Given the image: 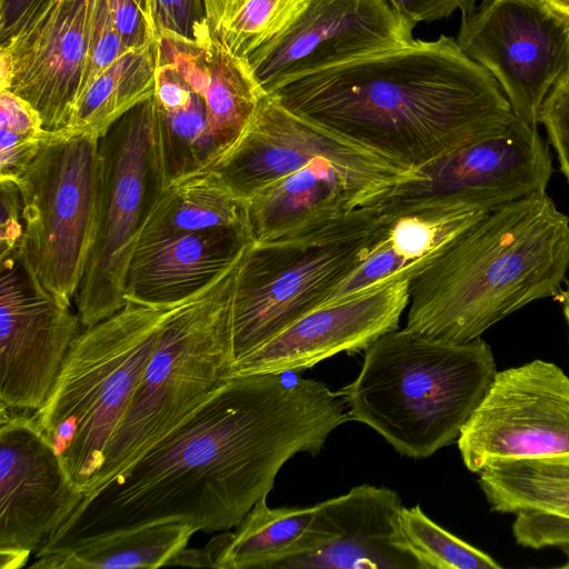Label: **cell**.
<instances>
[{
  "label": "cell",
  "instance_id": "9a60e30c",
  "mask_svg": "<svg viewBox=\"0 0 569 569\" xmlns=\"http://www.w3.org/2000/svg\"><path fill=\"white\" fill-rule=\"evenodd\" d=\"M82 329L71 306L39 282L19 250L0 257V405L37 411Z\"/></svg>",
  "mask_w": 569,
  "mask_h": 569
},
{
  "label": "cell",
  "instance_id": "d590c367",
  "mask_svg": "<svg viewBox=\"0 0 569 569\" xmlns=\"http://www.w3.org/2000/svg\"><path fill=\"white\" fill-rule=\"evenodd\" d=\"M159 30L192 38L194 31L204 24L201 0H156Z\"/></svg>",
  "mask_w": 569,
  "mask_h": 569
},
{
  "label": "cell",
  "instance_id": "e575fe53",
  "mask_svg": "<svg viewBox=\"0 0 569 569\" xmlns=\"http://www.w3.org/2000/svg\"><path fill=\"white\" fill-rule=\"evenodd\" d=\"M0 257H3L19 249L24 226L22 200L18 183L11 179H0Z\"/></svg>",
  "mask_w": 569,
  "mask_h": 569
},
{
  "label": "cell",
  "instance_id": "277c9868",
  "mask_svg": "<svg viewBox=\"0 0 569 569\" xmlns=\"http://www.w3.org/2000/svg\"><path fill=\"white\" fill-rule=\"evenodd\" d=\"M496 373L481 338L455 343L403 328L373 341L357 378L339 392L350 420L402 456L428 458L458 439Z\"/></svg>",
  "mask_w": 569,
  "mask_h": 569
},
{
  "label": "cell",
  "instance_id": "1f68e13d",
  "mask_svg": "<svg viewBox=\"0 0 569 569\" xmlns=\"http://www.w3.org/2000/svg\"><path fill=\"white\" fill-rule=\"evenodd\" d=\"M126 51L128 49L122 42L108 1L93 0L87 57L78 100L91 83Z\"/></svg>",
  "mask_w": 569,
  "mask_h": 569
},
{
  "label": "cell",
  "instance_id": "7402d4cb",
  "mask_svg": "<svg viewBox=\"0 0 569 569\" xmlns=\"http://www.w3.org/2000/svg\"><path fill=\"white\" fill-rule=\"evenodd\" d=\"M360 264L323 305L415 277L450 240L486 211L463 204L386 207Z\"/></svg>",
  "mask_w": 569,
  "mask_h": 569
},
{
  "label": "cell",
  "instance_id": "5b68a950",
  "mask_svg": "<svg viewBox=\"0 0 569 569\" xmlns=\"http://www.w3.org/2000/svg\"><path fill=\"white\" fill-rule=\"evenodd\" d=\"M170 307L127 300L113 315L83 328L51 393L33 412L70 480L86 495L93 490Z\"/></svg>",
  "mask_w": 569,
  "mask_h": 569
},
{
  "label": "cell",
  "instance_id": "6da1fadb",
  "mask_svg": "<svg viewBox=\"0 0 569 569\" xmlns=\"http://www.w3.org/2000/svg\"><path fill=\"white\" fill-rule=\"evenodd\" d=\"M349 420L340 392L321 381L232 377L161 442L86 495L34 556L158 522L206 532L237 527L292 456H316Z\"/></svg>",
  "mask_w": 569,
  "mask_h": 569
},
{
  "label": "cell",
  "instance_id": "cb8c5ba5",
  "mask_svg": "<svg viewBox=\"0 0 569 569\" xmlns=\"http://www.w3.org/2000/svg\"><path fill=\"white\" fill-rule=\"evenodd\" d=\"M479 485L491 510L516 515L518 545L569 548V456L492 462Z\"/></svg>",
  "mask_w": 569,
  "mask_h": 569
},
{
  "label": "cell",
  "instance_id": "8d00e7d4",
  "mask_svg": "<svg viewBox=\"0 0 569 569\" xmlns=\"http://www.w3.org/2000/svg\"><path fill=\"white\" fill-rule=\"evenodd\" d=\"M0 130L29 138H40L44 132L38 113L8 90H0Z\"/></svg>",
  "mask_w": 569,
  "mask_h": 569
},
{
  "label": "cell",
  "instance_id": "ba28073f",
  "mask_svg": "<svg viewBox=\"0 0 569 569\" xmlns=\"http://www.w3.org/2000/svg\"><path fill=\"white\" fill-rule=\"evenodd\" d=\"M16 182L24 226L18 250L39 282L71 306L98 231L99 138L43 132L34 157Z\"/></svg>",
  "mask_w": 569,
  "mask_h": 569
},
{
  "label": "cell",
  "instance_id": "ac0fdd59",
  "mask_svg": "<svg viewBox=\"0 0 569 569\" xmlns=\"http://www.w3.org/2000/svg\"><path fill=\"white\" fill-rule=\"evenodd\" d=\"M409 282L399 280L309 311L238 360L231 378L302 371L340 352L366 350L398 329L409 303Z\"/></svg>",
  "mask_w": 569,
  "mask_h": 569
},
{
  "label": "cell",
  "instance_id": "ab89813d",
  "mask_svg": "<svg viewBox=\"0 0 569 569\" xmlns=\"http://www.w3.org/2000/svg\"><path fill=\"white\" fill-rule=\"evenodd\" d=\"M169 565L216 568L213 547L210 542L201 549L184 547L168 561Z\"/></svg>",
  "mask_w": 569,
  "mask_h": 569
},
{
  "label": "cell",
  "instance_id": "3957f363",
  "mask_svg": "<svg viewBox=\"0 0 569 569\" xmlns=\"http://www.w3.org/2000/svg\"><path fill=\"white\" fill-rule=\"evenodd\" d=\"M569 268V217L539 191L486 211L409 282L406 329L463 343L532 301Z\"/></svg>",
  "mask_w": 569,
  "mask_h": 569
},
{
  "label": "cell",
  "instance_id": "d6986e66",
  "mask_svg": "<svg viewBox=\"0 0 569 569\" xmlns=\"http://www.w3.org/2000/svg\"><path fill=\"white\" fill-rule=\"evenodd\" d=\"M399 495L360 485L316 505L306 553L277 569H422L400 527Z\"/></svg>",
  "mask_w": 569,
  "mask_h": 569
},
{
  "label": "cell",
  "instance_id": "52a82bcc",
  "mask_svg": "<svg viewBox=\"0 0 569 569\" xmlns=\"http://www.w3.org/2000/svg\"><path fill=\"white\" fill-rule=\"evenodd\" d=\"M381 217L380 207L372 202L252 243L241 262L233 295L234 363L322 306L365 258Z\"/></svg>",
  "mask_w": 569,
  "mask_h": 569
},
{
  "label": "cell",
  "instance_id": "7c38bea8",
  "mask_svg": "<svg viewBox=\"0 0 569 569\" xmlns=\"http://www.w3.org/2000/svg\"><path fill=\"white\" fill-rule=\"evenodd\" d=\"M427 178L395 184L373 202L386 207L463 204L491 210L546 191L553 167L549 148L518 117L418 170Z\"/></svg>",
  "mask_w": 569,
  "mask_h": 569
},
{
  "label": "cell",
  "instance_id": "44dd1931",
  "mask_svg": "<svg viewBox=\"0 0 569 569\" xmlns=\"http://www.w3.org/2000/svg\"><path fill=\"white\" fill-rule=\"evenodd\" d=\"M252 243L248 226L141 239L127 272L126 301L181 302L209 286Z\"/></svg>",
  "mask_w": 569,
  "mask_h": 569
},
{
  "label": "cell",
  "instance_id": "8992f818",
  "mask_svg": "<svg viewBox=\"0 0 569 569\" xmlns=\"http://www.w3.org/2000/svg\"><path fill=\"white\" fill-rule=\"evenodd\" d=\"M244 254L201 291L169 308L93 490L161 442L231 378L232 303Z\"/></svg>",
  "mask_w": 569,
  "mask_h": 569
},
{
  "label": "cell",
  "instance_id": "5bb4252c",
  "mask_svg": "<svg viewBox=\"0 0 569 569\" xmlns=\"http://www.w3.org/2000/svg\"><path fill=\"white\" fill-rule=\"evenodd\" d=\"M84 497L33 412L0 405V569L26 566Z\"/></svg>",
  "mask_w": 569,
  "mask_h": 569
},
{
  "label": "cell",
  "instance_id": "83f0119b",
  "mask_svg": "<svg viewBox=\"0 0 569 569\" xmlns=\"http://www.w3.org/2000/svg\"><path fill=\"white\" fill-rule=\"evenodd\" d=\"M159 39L126 51L80 97L63 133L101 138L124 113L153 97Z\"/></svg>",
  "mask_w": 569,
  "mask_h": 569
},
{
  "label": "cell",
  "instance_id": "7bdbcfd3",
  "mask_svg": "<svg viewBox=\"0 0 569 569\" xmlns=\"http://www.w3.org/2000/svg\"><path fill=\"white\" fill-rule=\"evenodd\" d=\"M476 0H462L461 10L463 13L470 12L475 9Z\"/></svg>",
  "mask_w": 569,
  "mask_h": 569
},
{
  "label": "cell",
  "instance_id": "7a4b0ae2",
  "mask_svg": "<svg viewBox=\"0 0 569 569\" xmlns=\"http://www.w3.org/2000/svg\"><path fill=\"white\" fill-rule=\"evenodd\" d=\"M271 94L413 171L515 117L493 76L447 36L302 77Z\"/></svg>",
  "mask_w": 569,
  "mask_h": 569
},
{
  "label": "cell",
  "instance_id": "d6a6232c",
  "mask_svg": "<svg viewBox=\"0 0 569 569\" xmlns=\"http://www.w3.org/2000/svg\"><path fill=\"white\" fill-rule=\"evenodd\" d=\"M124 47L130 50L159 39L156 0H107Z\"/></svg>",
  "mask_w": 569,
  "mask_h": 569
},
{
  "label": "cell",
  "instance_id": "60d3db41",
  "mask_svg": "<svg viewBox=\"0 0 569 569\" xmlns=\"http://www.w3.org/2000/svg\"><path fill=\"white\" fill-rule=\"evenodd\" d=\"M562 305V311L569 329V287L566 290H560L556 296Z\"/></svg>",
  "mask_w": 569,
  "mask_h": 569
},
{
  "label": "cell",
  "instance_id": "d4e9b609",
  "mask_svg": "<svg viewBox=\"0 0 569 569\" xmlns=\"http://www.w3.org/2000/svg\"><path fill=\"white\" fill-rule=\"evenodd\" d=\"M154 136L166 187L217 158L204 98L169 61L159 57Z\"/></svg>",
  "mask_w": 569,
  "mask_h": 569
},
{
  "label": "cell",
  "instance_id": "30bf717a",
  "mask_svg": "<svg viewBox=\"0 0 569 569\" xmlns=\"http://www.w3.org/2000/svg\"><path fill=\"white\" fill-rule=\"evenodd\" d=\"M456 41L498 81L515 116L537 127L569 70V14L546 0H483L463 13Z\"/></svg>",
  "mask_w": 569,
  "mask_h": 569
},
{
  "label": "cell",
  "instance_id": "f35d334b",
  "mask_svg": "<svg viewBox=\"0 0 569 569\" xmlns=\"http://www.w3.org/2000/svg\"><path fill=\"white\" fill-rule=\"evenodd\" d=\"M47 0H0V43L19 30Z\"/></svg>",
  "mask_w": 569,
  "mask_h": 569
},
{
  "label": "cell",
  "instance_id": "f546056e",
  "mask_svg": "<svg viewBox=\"0 0 569 569\" xmlns=\"http://www.w3.org/2000/svg\"><path fill=\"white\" fill-rule=\"evenodd\" d=\"M212 39L247 59L278 36L307 0H201Z\"/></svg>",
  "mask_w": 569,
  "mask_h": 569
},
{
  "label": "cell",
  "instance_id": "ee69618b",
  "mask_svg": "<svg viewBox=\"0 0 569 569\" xmlns=\"http://www.w3.org/2000/svg\"><path fill=\"white\" fill-rule=\"evenodd\" d=\"M562 551L566 555V562L561 566V568H569V548L562 549Z\"/></svg>",
  "mask_w": 569,
  "mask_h": 569
},
{
  "label": "cell",
  "instance_id": "484cf974",
  "mask_svg": "<svg viewBox=\"0 0 569 569\" xmlns=\"http://www.w3.org/2000/svg\"><path fill=\"white\" fill-rule=\"evenodd\" d=\"M316 512L311 507L270 508L260 499L237 526L210 542L216 568L277 569L308 550L307 535Z\"/></svg>",
  "mask_w": 569,
  "mask_h": 569
},
{
  "label": "cell",
  "instance_id": "e0dca14e",
  "mask_svg": "<svg viewBox=\"0 0 569 569\" xmlns=\"http://www.w3.org/2000/svg\"><path fill=\"white\" fill-rule=\"evenodd\" d=\"M318 158L358 169L415 172L293 113L271 93L263 96L237 142L203 169L234 196L249 201L268 186Z\"/></svg>",
  "mask_w": 569,
  "mask_h": 569
},
{
  "label": "cell",
  "instance_id": "ffe728a7",
  "mask_svg": "<svg viewBox=\"0 0 569 569\" xmlns=\"http://www.w3.org/2000/svg\"><path fill=\"white\" fill-rule=\"evenodd\" d=\"M425 178L419 171L366 170L318 158L248 201V229L253 243L270 241L372 203L395 184Z\"/></svg>",
  "mask_w": 569,
  "mask_h": 569
},
{
  "label": "cell",
  "instance_id": "8fae6325",
  "mask_svg": "<svg viewBox=\"0 0 569 569\" xmlns=\"http://www.w3.org/2000/svg\"><path fill=\"white\" fill-rule=\"evenodd\" d=\"M457 443L475 473L498 461L569 456V377L539 359L497 371Z\"/></svg>",
  "mask_w": 569,
  "mask_h": 569
},
{
  "label": "cell",
  "instance_id": "f1b7e54d",
  "mask_svg": "<svg viewBox=\"0 0 569 569\" xmlns=\"http://www.w3.org/2000/svg\"><path fill=\"white\" fill-rule=\"evenodd\" d=\"M236 226H248V201L202 169L162 190L139 240Z\"/></svg>",
  "mask_w": 569,
  "mask_h": 569
},
{
  "label": "cell",
  "instance_id": "603a6c76",
  "mask_svg": "<svg viewBox=\"0 0 569 569\" xmlns=\"http://www.w3.org/2000/svg\"><path fill=\"white\" fill-rule=\"evenodd\" d=\"M159 57L171 62L204 98L219 158L240 138L267 93L248 60L212 39L206 24L193 38L159 30Z\"/></svg>",
  "mask_w": 569,
  "mask_h": 569
},
{
  "label": "cell",
  "instance_id": "4dcf8cb0",
  "mask_svg": "<svg viewBox=\"0 0 569 569\" xmlns=\"http://www.w3.org/2000/svg\"><path fill=\"white\" fill-rule=\"evenodd\" d=\"M400 527L422 569H500L489 555L459 539L432 521L420 508L403 507Z\"/></svg>",
  "mask_w": 569,
  "mask_h": 569
},
{
  "label": "cell",
  "instance_id": "4316f807",
  "mask_svg": "<svg viewBox=\"0 0 569 569\" xmlns=\"http://www.w3.org/2000/svg\"><path fill=\"white\" fill-rule=\"evenodd\" d=\"M197 531L178 521L158 522L106 535L37 557L29 568L119 569L158 568L182 548Z\"/></svg>",
  "mask_w": 569,
  "mask_h": 569
},
{
  "label": "cell",
  "instance_id": "4fadbf2b",
  "mask_svg": "<svg viewBox=\"0 0 569 569\" xmlns=\"http://www.w3.org/2000/svg\"><path fill=\"white\" fill-rule=\"evenodd\" d=\"M416 23L388 0H307L248 62L267 93L302 77L409 46Z\"/></svg>",
  "mask_w": 569,
  "mask_h": 569
},
{
  "label": "cell",
  "instance_id": "2e32d148",
  "mask_svg": "<svg viewBox=\"0 0 569 569\" xmlns=\"http://www.w3.org/2000/svg\"><path fill=\"white\" fill-rule=\"evenodd\" d=\"M93 0H47L0 43V90L26 101L42 130L62 132L79 98Z\"/></svg>",
  "mask_w": 569,
  "mask_h": 569
},
{
  "label": "cell",
  "instance_id": "74e56055",
  "mask_svg": "<svg viewBox=\"0 0 569 569\" xmlns=\"http://www.w3.org/2000/svg\"><path fill=\"white\" fill-rule=\"evenodd\" d=\"M392 8L403 18L417 23L447 18L458 8L462 0H388Z\"/></svg>",
  "mask_w": 569,
  "mask_h": 569
},
{
  "label": "cell",
  "instance_id": "b9f144b4",
  "mask_svg": "<svg viewBox=\"0 0 569 569\" xmlns=\"http://www.w3.org/2000/svg\"><path fill=\"white\" fill-rule=\"evenodd\" d=\"M558 10L569 14V0H546Z\"/></svg>",
  "mask_w": 569,
  "mask_h": 569
},
{
  "label": "cell",
  "instance_id": "836d02e7",
  "mask_svg": "<svg viewBox=\"0 0 569 569\" xmlns=\"http://www.w3.org/2000/svg\"><path fill=\"white\" fill-rule=\"evenodd\" d=\"M539 122L546 128L560 170L569 183V70L557 80L543 100Z\"/></svg>",
  "mask_w": 569,
  "mask_h": 569
},
{
  "label": "cell",
  "instance_id": "9c48e42d",
  "mask_svg": "<svg viewBox=\"0 0 569 569\" xmlns=\"http://www.w3.org/2000/svg\"><path fill=\"white\" fill-rule=\"evenodd\" d=\"M153 97L99 138L102 187L98 231L73 303L82 328L126 305L128 268L142 229L166 188L154 136Z\"/></svg>",
  "mask_w": 569,
  "mask_h": 569
}]
</instances>
